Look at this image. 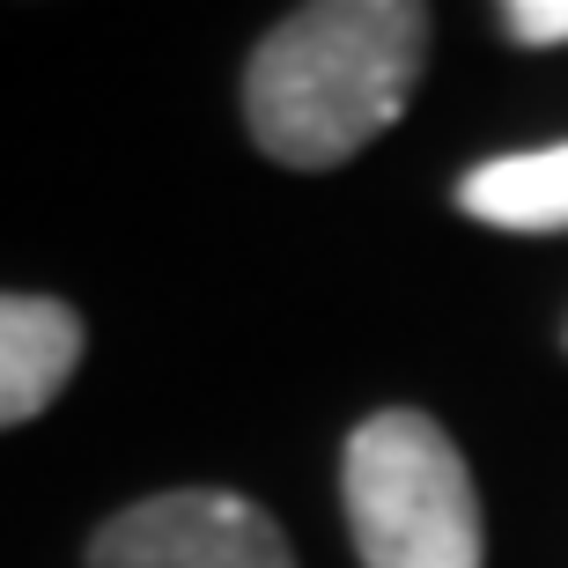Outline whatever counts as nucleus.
<instances>
[{
	"mask_svg": "<svg viewBox=\"0 0 568 568\" xmlns=\"http://www.w3.org/2000/svg\"><path fill=\"white\" fill-rule=\"evenodd\" d=\"M428 8L414 0H317L281 16L244 67L252 141L288 170H333L369 148L422 82Z\"/></svg>",
	"mask_w": 568,
	"mask_h": 568,
	"instance_id": "1",
	"label": "nucleus"
},
{
	"mask_svg": "<svg viewBox=\"0 0 568 568\" xmlns=\"http://www.w3.org/2000/svg\"><path fill=\"white\" fill-rule=\"evenodd\" d=\"M347 525L362 568H480V495L458 443L414 406H384L347 436Z\"/></svg>",
	"mask_w": 568,
	"mask_h": 568,
	"instance_id": "2",
	"label": "nucleus"
},
{
	"mask_svg": "<svg viewBox=\"0 0 568 568\" xmlns=\"http://www.w3.org/2000/svg\"><path fill=\"white\" fill-rule=\"evenodd\" d=\"M89 568H295V554L258 503L222 487H178L111 517L89 547Z\"/></svg>",
	"mask_w": 568,
	"mask_h": 568,
	"instance_id": "3",
	"label": "nucleus"
},
{
	"mask_svg": "<svg viewBox=\"0 0 568 568\" xmlns=\"http://www.w3.org/2000/svg\"><path fill=\"white\" fill-rule=\"evenodd\" d=\"M82 362V317L52 295H0V428L60 399Z\"/></svg>",
	"mask_w": 568,
	"mask_h": 568,
	"instance_id": "4",
	"label": "nucleus"
},
{
	"mask_svg": "<svg viewBox=\"0 0 568 568\" xmlns=\"http://www.w3.org/2000/svg\"><path fill=\"white\" fill-rule=\"evenodd\" d=\"M458 207L473 222H487V230H517V236L568 230V141L480 163L458 185Z\"/></svg>",
	"mask_w": 568,
	"mask_h": 568,
	"instance_id": "5",
	"label": "nucleus"
},
{
	"mask_svg": "<svg viewBox=\"0 0 568 568\" xmlns=\"http://www.w3.org/2000/svg\"><path fill=\"white\" fill-rule=\"evenodd\" d=\"M503 30L517 44H568V0H509Z\"/></svg>",
	"mask_w": 568,
	"mask_h": 568,
	"instance_id": "6",
	"label": "nucleus"
}]
</instances>
